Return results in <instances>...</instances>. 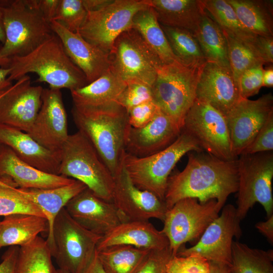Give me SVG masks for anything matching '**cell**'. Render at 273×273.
Here are the masks:
<instances>
[{
    "label": "cell",
    "mask_w": 273,
    "mask_h": 273,
    "mask_svg": "<svg viewBox=\"0 0 273 273\" xmlns=\"http://www.w3.org/2000/svg\"><path fill=\"white\" fill-rule=\"evenodd\" d=\"M237 158L225 160L204 151L189 152L185 168L168 178L164 197L167 210L186 198L201 203L215 200L221 210L229 196L238 190Z\"/></svg>",
    "instance_id": "obj_1"
},
{
    "label": "cell",
    "mask_w": 273,
    "mask_h": 273,
    "mask_svg": "<svg viewBox=\"0 0 273 273\" xmlns=\"http://www.w3.org/2000/svg\"><path fill=\"white\" fill-rule=\"evenodd\" d=\"M71 113L78 131L93 145L114 176L131 127L126 110L114 102L96 107L73 106Z\"/></svg>",
    "instance_id": "obj_2"
},
{
    "label": "cell",
    "mask_w": 273,
    "mask_h": 273,
    "mask_svg": "<svg viewBox=\"0 0 273 273\" xmlns=\"http://www.w3.org/2000/svg\"><path fill=\"white\" fill-rule=\"evenodd\" d=\"M8 78L12 81L34 73L38 76L37 82L47 83L53 89L67 88L71 91L88 84L54 33L30 53L10 58Z\"/></svg>",
    "instance_id": "obj_3"
},
{
    "label": "cell",
    "mask_w": 273,
    "mask_h": 273,
    "mask_svg": "<svg viewBox=\"0 0 273 273\" xmlns=\"http://www.w3.org/2000/svg\"><path fill=\"white\" fill-rule=\"evenodd\" d=\"M204 151L188 132L182 129L175 141L151 155L139 157L125 152L123 161L133 184L164 201L168 179L176 164L186 154Z\"/></svg>",
    "instance_id": "obj_4"
},
{
    "label": "cell",
    "mask_w": 273,
    "mask_h": 273,
    "mask_svg": "<svg viewBox=\"0 0 273 273\" xmlns=\"http://www.w3.org/2000/svg\"><path fill=\"white\" fill-rule=\"evenodd\" d=\"M59 175L79 180L99 198L113 202L114 177L80 131L69 134L61 150Z\"/></svg>",
    "instance_id": "obj_5"
},
{
    "label": "cell",
    "mask_w": 273,
    "mask_h": 273,
    "mask_svg": "<svg viewBox=\"0 0 273 273\" xmlns=\"http://www.w3.org/2000/svg\"><path fill=\"white\" fill-rule=\"evenodd\" d=\"M102 236L76 222L63 208L56 217L47 240L59 268L69 273H84L97 253Z\"/></svg>",
    "instance_id": "obj_6"
},
{
    "label": "cell",
    "mask_w": 273,
    "mask_h": 273,
    "mask_svg": "<svg viewBox=\"0 0 273 273\" xmlns=\"http://www.w3.org/2000/svg\"><path fill=\"white\" fill-rule=\"evenodd\" d=\"M0 2L6 37L0 55L9 58L25 55L54 33L50 23L28 0Z\"/></svg>",
    "instance_id": "obj_7"
},
{
    "label": "cell",
    "mask_w": 273,
    "mask_h": 273,
    "mask_svg": "<svg viewBox=\"0 0 273 273\" xmlns=\"http://www.w3.org/2000/svg\"><path fill=\"white\" fill-rule=\"evenodd\" d=\"M204 65L191 67L178 61L162 65L151 86L153 102L181 130L196 99L197 84Z\"/></svg>",
    "instance_id": "obj_8"
},
{
    "label": "cell",
    "mask_w": 273,
    "mask_h": 273,
    "mask_svg": "<svg viewBox=\"0 0 273 273\" xmlns=\"http://www.w3.org/2000/svg\"><path fill=\"white\" fill-rule=\"evenodd\" d=\"M238 188L236 213L241 221L256 203L267 218L273 215L272 151L241 154L237 158Z\"/></svg>",
    "instance_id": "obj_9"
},
{
    "label": "cell",
    "mask_w": 273,
    "mask_h": 273,
    "mask_svg": "<svg viewBox=\"0 0 273 273\" xmlns=\"http://www.w3.org/2000/svg\"><path fill=\"white\" fill-rule=\"evenodd\" d=\"M220 211L215 200L201 203L193 198L180 199L168 209L162 231L172 255H176L186 243L198 240Z\"/></svg>",
    "instance_id": "obj_10"
},
{
    "label": "cell",
    "mask_w": 273,
    "mask_h": 273,
    "mask_svg": "<svg viewBox=\"0 0 273 273\" xmlns=\"http://www.w3.org/2000/svg\"><path fill=\"white\" fill-rule=\"evenodd\" d=\"M150 6L149 0H112L104 7L87 12L78 33L88 42L110 53L116 38L132 28V19Z\"/></svg>",
    "instance_id": "obj_11"
},
{
    "label": "cell",
    "mask_w": 273,
    "mask_h": 273,
    "mask_svg": "<svg viewBox=\"0 0 273 273\" xmlns=\"http://www.w3.org/2000/svg\"><path fill=\"white\" fill-rule=\"evenodd\" d=\"M110 56L111 68L122 80H137L151 86L163 65L133 28L116 38Z\"/></svg>",
    "instance_id": "obj_12"
},
{
    "label": "cell",
    "mask_w": 273,
    "mask_h": 273,
    "mask_svg": "<svg viewBox=\"0 0 273 273\" xmlns=\"http://www.w3.org/2000/svg\"><path fill=\"white\" fill-rule=\"evenodd\" d=\"M182 129L204 152L222 160L237 159L232 154L225 116L207 103L196 99L185 117Z\"/></svg>",
    "instance_id": "obj_13"
},
{
    "label": "cell",
    "mask_w": 273,
    "mask_h": 273,
    "mask_svg": "<svg viewBox=\"0 0 273 273\" xmlns=\"http://www.w3.org/2000/svg\"><path fill=\"white\" fill-rule=\"evenodd\" d=\"M240 221L236 207L231 204L225 205L197 242L190 248L182 247L176 255H198L209 261L231 265L233 239H239L242 235Z\"/></svg>",
    "instance_id": "obj_14"
},
{
    "label": "cell",
    "mask_w": 273,
    "mask_h": 273,
    "mask_svg": "<svg viewBox=\"0 0 273 273\" xmlns=\"http://www.w3.org/2000/svg\"><path fill=\"white\" fill-rule=\"evenodd\" d=\"M272 113L273 96L269 93L255 100L241 99L225 116L235 158L252 142Z\"/></svg>",
    "instance_id": "obj_15"
},
{
    "label": "cell",
    "mask_w": 273,
    "mask_h": 273,
    "mask_svg": "<svg viewBox=\"0 0 273 273\" xmlns=\"http://www.w3.org/2000/svg\"><path fill=\"white\" fill-rule=\"evenodd\" d=\"M41 98L39 111L27 133L47 149L60 152L69 136L61 89L43 88Z\"/></svg>",
    "instance_id": "obj_16"
},
{
    "label": "cell",
    "mask_w": 273,
    "mask_h": 273,
    "mask_svg": "<svg viewBox=\"0 0 273 273\" xmlns=\"http://www.w3.org/2000/svg\"><path fill=\"white\" fill-rule=\"evenodd\" d=\"M113 177L112 201L129 220H149L156 218L163 221L167 210L165 202L133 184L125 169L123 156Z\"/></svg>",
    "instance_id": "obj_17"
},
{
    "label": "cell",
    "mask_w": 273,
    "mask_h": 273,
    "mask_svg": "<svg viewBox=\"0 0 273 273\" xmlns=\"http://www.w3.org/2000/svg\"><path fill=\"white\" fill-rule=\"evenodd\" d=\"M41 85H32L28 75L0 97V124L27 132L41 105Z\"/></svg>",
    "instance_id": "obj_18"
},
{
    "label": "cell",
    "mask_w": 273,
    "mask_h": 273,
    "mask_svg": "<svg viewBox=\"0 0 273 273\" xmlns=\"http://www.w3.org/2000/svg\"><path fill=\"white\" fill-rule=\"evenodd\" d=\"M65 208L79 224L101 236L129 220L113 202L99 198L87 188L72 198Z\"/></svg>",
    "instance_id": "obj_19"
},
{
    "label": "cell",
    "mask_w": 273,
    "mask_h": 273,
    "mask_svg": "<svg viewBox=\"0 0 273 273\" xmlns=\"http://www.w3.org/2000/svg\"><path fill=\"white\" fill-rule=\"evenodd\" d=\"M196 97L224 116L242 99L231 70L210 62H206L202 69Z\"/></svg>",
    "instance_id": "obj_20"
},
{
    "label": "cell",
    "mask_w": 273,
    "mask_h": 273,
    "mask_svg": "<svg viewBox=\"0 0 273 273\" xmlns=\"http://www.w3.org/2000/svg\"><path fill=\"white\" fill-rule=\"evenodd\" d=\"M50 26L60 39L73 63L84 74L88 83L95 81L111 67L110 54L86 40L78 32H73L57 21Z\"/></svg>",
    "instance_id": "obj_21"
},
{
    "label": "cell",
    "mask_w": 273,
    "mask_h": 273,
    "mask_svg": "<svg viewBox=\"0 0 273 273\" xmlns=\"http://www.w3.org/2000/svg\"><path fill=\"white\" fill-rule=\"evenodd\" d=\"M0 178L14 188L50 189L69 185L74 179L41 171L19 158L6 145L0 146Z\"/></svg>",
    "instance_id": "obj_22"
},
{
    "label": "cell",
    "mask_w": 273,
    "mask_h": 273,
    "mask_svg": "<svg viewBox=\"0 0 273 273\" xmlns=\"http://www.w3.org/2000/svg\"><path fill=\"white\" fill-rule=\"evenodd\" d=\"M181 130L160 109L153 119L141 128L131 126L125 151L139 157L157 153L173 143Z\"/></svg>",
    "instance_id": "obj_23"
},
{
    "label": "cell",
    "mask_w": 273,
    "mask_h": 273,
    "mask_svg": "<svg viewBox=\"0 0 273 273\" xmlns=\"http://www.w3.org/2000/svg\"><path fill=\"white\" fill-rule=\"evenodd\" d=\"M0 143L24 162L43 172L59 175L61 151L47 149L27 132L0 124Z\"/></svg>",
    "instance_id": "obj_24"
},
{
    "label": "cell",
    "mask_w": 273,
    "mask_h": 273,
    "mask_svg": "<svg viewBox=\"0 0 273 273\" xmlns=\"http://www.w3.org/2000/svg\"><path fill=\"white\" fill-rule=\"evenodd\" d=\"M116 245H127L150 250L169 247L168 240L149 220H129L123 222L102 236L97 251Z\"/></svg>",
    "instance_id": "obj_25"
},
{
    "label": "cell",
    "mask_w": 273,
    "mask_h": 273,
    "mask_svg": "<svg viewBox=\"0 0 273 273\" xmlns=\"http://www.w3.org/2000/svg\"><path fill=\"white\" fill-rule=\"evenodd\" d=\"M87 188L82 182L74 180L72 183L50 189H22L16 192L36 206L47 219L49 229L47 240L50 239L54 220L59 212L74 197Z\"/></svg>",
    "instance_id": "obj_26"
},
{
    "label": "cell",
    "mask_w": 273,
    "mask_h": 273,
    "mask_svg": "<svg viewBox=\"0 0 273 273\" xmlns=\"http://www.w3.org/2000/svg\"><path fill=\"white\" fill-rule=\"evenodd\" d=\"M149 3L160 24L193 34L205 11L200 0H149Z\"/></svg>",
    "instance_id": "obj_27"
},
{
    "label": "cell",
    "mask_w": 273,
    "mask_h": 273,
    "mask_svg": "<svg viewBox=\"0 0 273 273\" xmlns=\"http://www.w3.org/2000/svg\"><path fill=\"white\" fill-rule=\"evenodd\" d=\"M126 82L110 69L86 85L70 91L73 106L96 107L116 102L124 90Z\"/></svg>",
    "instance_id": "obj_28"
},
{
    "label": "cell",
    "mask_w": 273,
    "mask_h": 273,
    "mask_svg": "<svg viewBox=\"0 0 273 273\" xmlns=\"http://www.w3.org/2000/svg\"><path fill=\"white\" fill-rule=\"evenodd\" d=\"M48 229V221L44 217L27 213L5 216L1 223L0 249L27 245Z\"/></svg>",
    "instance_id": "obj_29"
},
{
    "label": "cell",
    "mask_w": 273,
    "mask_h": 273,
    "mask_svg": "<svg viewBox=\"0 0 273 273\" xmlns=\"http://www.w3.org/2000/svg\"><path fill=\"white\" fill-rule=\"evenodd\" d=\"M239 21L255 35L273 36L272 0H226Z\"/></svg>",
    "instance_id": "obj_30"
},
{
    "label": "cell",
    "mask_w": 273,
    "mask_h": 273,
    "mask_svg": "<svg viewBox=\"0 0 273 273\" xmlns=\"http://www.w3.org/2000/svg\"><path fill=\"white\" fill-rule=\"evenodd\" d=\"M132 28L138 31L163 65L179 62L151 6L136 13L132 19Z\"/></svg>",
    "instance_id": "obj_31"
},
{
    "label": "cell",
    "mask_w": 273,
    "mask_h": 273,
    "mask_svg": "<svg viewBox=\"0 0 273 273\" xmlns=\"http://www.w3.org/2000/svg\"><path fill=\"white\" fill-rule=\"evenodd\" d=\"M193 34L207 62L231 69L223 32L205 10Z\"/></svg>",
    "instance_id": "obj_32"
},
{
    "label": "cell",
    "mask_w": 273,
    "mask_h": 273,
    "mask_svg": "<svg viewBox=\"0 0 273 273\" xmlns=\"http://www.w3.org/2000/svg\"><path fill=\"white\" fill-rule=\"evenodd\" d=\"M150 251L116 245L97 251V254L106 273H135Z\"/></svg>",
    "instance_id": "obj_33"
},
{
    "label": "cell",
    "mask_w": 273,
    "mask_h": 273,
    "mask_svg": "<svg viewBox=\"0 0 273 273\" xmlns=\"http://www.w3.org/2000/svg\"><path fill=\"white\" fill-rule=\"evenodd\" d=\"M46 240L37 237L19 247L14 273H57Z\"/></svg>",
    "instance_id": "obj_34"
},
{
    "label": "cell",
    "mask_w": 273,
    "mask_h": 273,
    "mask_svg": "<svg viewBox=\"0 0 273 273\" xmlns=\"http://www.w3.org/2000/svg\"><path fill=\"white\" fill-rule=\"evenodd\" d=\"M178 61L188 67H202L207 62L199 44L190 31L160 24Z\"/></svg>",
    "instance_id": "obj_35"
},
{
    "label": "cell",
    "mask_w": 273,
    "mask_h": 273,
    "mask_svg": "<svg viewBox=\"0 0 273 273\" xmlns=\"http://www.w3.org/2000/svg\"><path fill=\"white\" fill-rule=\"evenodd\" d=\"M231 266L233 273H273V250L253 248L234 241Z\"/></svg>",
    "instance_id": "obj_36"
},
{
    "label": "cell",
    "mask_w": 273,
    "mask_h": 273,
    "mask_svg": "<svg viewBox=\"0 0 273 273\" xmlns=\"http://www.w3.org/2000/svg\"><path fill=\"white\" fill-rule=\"evenodd\" d=\"M204 9L221 29L229 34L251 43L255 35L239 21L234 10L226 0H200Z\"/></svg>",
    "instance_id": "obj_37"
},
{
    "label": "cell",
    "mask_w": 273,
    "mask_h": 273,
    "mask_svg": "<svg viewBox=\"0 0 273 273\" xmlns=\"http://www.w3.org/2000/svg\"><path fill=\"white\" fill-rule=\"evenodd\" d=\"M223 32L227 43L230 68L238 83L239 78L246 70L257 64H264L256 54L250 43Z\"/></svg>",
    "instance_id": "obj_38"
},
{
    "label": "cell",
    "mask_w": 273,
    "mask_h": 273,
    "mask_svg": "<svg viewBox=\"0 0 273 273\" xmlns=\"http://www.w3.org/2000/svg\"><path fill=\"white\" fill-rule=\"evenodd\" d=\"M15 213H27L45 217L36 206L18 193L14 187L0 184V216Z\"/></svg>",
    "instance_id": "obj_39"
},
{
    "label": "cell",
    "mask_w": 273,
    "mask_h": 273,
    "mask_svg": "<svg viewBox=\"0 0 273 273\" xmlns=\"http://www.w3.org/2000/svg\"><path fill=\"white\" fill-rule=\"evenodd\" d=\"M87 12L82 0H60L53 20L73 32H78L83 24Z\"/></svg>",
    "instance_id": "obj_40"
},
{
    "label": "cell",
    "mask_w": 273,
    "mask_h": 273,
    "mask_svg": "<svg viewBox=\"0 0 273 273\" xmlns=\"http://www.w3.org/2000/svg\"><path fill=\"white\" fill-rule=\"evenodd\" d=\"M153 101L151 86L137 80L126 81V85L117 103L128 111L142 103Z\"/></svg>",
    "instance_id": "obj_41"
},
{
    "label": "cell",
    "mask_w": 273,
    "mask_h": 273,
    "mask_svg": "<svg viewBox=\"0 0 273 273\" xmlns=\"http://www.w3.org/2000/svg\"><path fill=\"white\" fill-rule=\"evenodd\" d=\"M209 261L198 255H174L167 264V273H208Z\"/></svg>",
    "instance_id": "obj_42"
},
{
    "label": "cell",
    "mask_w": 273,
    "mask_h": 273,
    "mask_svg": "<svg viewBox=\"0 0 273 273\" xmlns=\"http://www.w3.org/2000/svg\"><path fill=\"white\" fill-rule=\"evenodd\" d=\"M263 64H259L246 70L240 76L238 84L241 98L248 99L257 94L263 86Z\"/></svg>",
    "instance_id": "obj_43"
},
{
    "label": "cell",
    "mask_w": 273,
    "mask_h": 273,
    "mask_svg": "<svg viewBox=\"0 0 273 273\" xmlns=\"http://www.w3.org/2000/svg\"><path fill=\"white\" fill-rule=\"evenodd\" d=\"M272 150L273 113L270 114L252 142L244 150L241 154H252L272 151Z\"/></svg>",
    "instance_id": "obj_44"
},
{
    "label": "cell",
    "mask_w": 273,
    "mask_h": 273,
    "mask_svg": "<svg viewBox=\"0 0 273 273\" xmlns=\"http://www.w3.org/2000/svg\"><path fill=\"white\" fill-rule=\"evenodd\" d=\"M172 256L169 247L151 250L135 273H167V264Z\"/></svg>",
    "instance_id": "obj_45"
},
{
    "label": "cell",
    "mask_w": 273,
    "mask_h": 273,
    "mask_svg": "<svg viewBox=\"0 0 273 273\" xmlns=\"http://www.w3.org/2000/svg\"><path fill=\"white\" fill-rule=\"evenodd\" d=\"M159 110L153 101L135 106L127 111L129 123L134 128L143 127L153 119Z\"/></svg>",
    "instance_id": "obj_46"
},
{
    "label": "cell",
    "mask_w": 273,
    "mask_h": 273,
    "mask_svg": "<svg viewBox=\"0 0 273 273\" xmlns=\"http://www.w3.org/2000/svg\"><path fill=\"white\" fill-rule=\"evenodd\" d=\"M251 46L264 64L273 62V36L256 35Z\"/></svg>",
    "instance_id": "obj_47"
},
{
    "label": "cell",
    "mask_w": 273,
    "mask_h": 273,
    "mask_svg": "<svg viewBox=\"0 0 273 273\" xmlns=\"http://www.w3.org/2000/svg\"><path fill=\"white\" fill-rule=\"evenodd\" d=\"M28 2L50 23L55 18L60 0H28Z\"/></svg>",
    "instance_id": "obj_48"
},
{
    "label": "cell",
    "mask_w": 273,
    "mask_h": 273,
    "mask_svg": "<svg viewBox=\"0 0 273 273\" xmlns=\"http://www.w3.org/2000/svg\"><path fill=\"white\" fill-rule=\"evenodd\" d=\"M19 246H10L4 253L0 263V273H14Z\"/></svg>",
    "instance_id": "obj_49"
},
{
    "label": "cell",
    "mask_w": 273,
    "mask_h": 273,
    "mask_svg": "<svg viewBox=\"0 0 273 273\" xmlns=\"http://www.w3.org/2000/svg\"><path fill=\"white\" fill-rule=\"evenodd\" d=\"M255 228L269 241L273 243V215L267 218L264 221H260L255 225Z\"/></svg>",
    "instance_id": "obj_50"
},
{
    "label": "cell",
    "mask_w": 273,
    "mask_h": 273,
    "mask_svg": "<svg viewBox=\"0 0 273 273\" xmlns=\"http://www.w3.org/2000/svg\"><path fill=\"white\" fill-rule=\"evenodd\" d=\"M10 68L0 67V97L13 85L12 81L9 79Z\"/></svg>",
    "instance_id": "obj_51"
},
{
    "label": "cell",
    "mask_w": 273,
    "mask_h": 273,
    "mask_svg": "<svg viewBox=\"0 0 273 273\" xmlns=\"http://www.w3.org/2000/svg\"><path fill=\"white\" fill-rule=\"evenodd\" d=\"M87 12L99 10L112 2V0H82Z\"/></svg>",
    "instance_id": "obj_52"
},
{
    "label": "cell",
    "mask_w": 273,
    "mask_h": 273,
    "mask_svg": "<svg viewBox=\"0 0 273 273\" xmlns=\"http://www.w3.org/2000/svg\"><path fill=\"white\" fill-rule=\"evenodd\" d=\"M208 273H233L231 265L219 262L209 261Z\"/></svg>",
    "instance_id": "obj_53"
},
{
    "label": "cell",
    "mask_w": 273,
    "mask_h": 273,
    "mask_svg": "<svg viewBox=\"0 0 273 273\" xmlns=\"http://www.w3.org/2000/svg\"><path fill=\"white\" fill-rule=\"evenodd\" d=\"M84 273H106L99 260L97 254Z\"/></svg>",
    "instance_id": "obj_54"
},
{
    "label": "cell",
    "mask_w": 273,
    "mask_h": 273,
    "mask_svg": "<svg viewBox=\"0 0 273 273\" xmlns=\"http://www.w3.org/2000/svg\"><path fill=\"white\" fill-rule=\"evenodd\" d=\"M263 86L272 87L273 86V68L272 66L264 69L263 73Z\"/></svg>",
    "instance_id": "obj_55"
},
{
    "label": "cell",
    "mask_w": 273,
    "mask_h": 273,
    "mask_svg": "<svg viewBox=\"0 0 273 273\" xmlns=\"http://www.w3.org/2000/svg\"><path fill=\"white\" fill-rule=\"evenodd\" d=\"M6 39L5 32L3 21V12L0 5V41L4 44Z\"/></svg>",
    "instance_id": "obj_56"
},
{
    "label": "cell",
    "mask_w": 273,
    "mask_h": 273,
    "mask_svg": "<svg viewBox=\"0 0 273 273\" xmlns=\"http://www.w3.org/2000/svg\"><path fill=\"white\" fill-rule=\"evenodd\" d=\"M10 64V58L4 57L0 55V67L2 68L9 67Z\"/></svg>",
    "instance_id": "obj_57"
},
{
    "label": "cell",
    "mask_w": 273,
    "mask_h": 273,
    "mask_svg": "<svg viewBox=\"0 0 273 273\" xmlns=\"http://www.w3.org/2000/svg\"><path fill=\"white\" fill-rule=\"evenodd\" d=\"M57 273H69L67 271L64 269H57Z\"/></svg>",
    "instance_id": "obj_58"
},
{
    "label": "cell",
    "mask_w": 273,
    "mask_h": 273,
    "mask_svg": "<svg viewBox=\"0 0 273 273\" xmlns=\"http://www.w3.org/2000/svg\"><path fill=\"white\" fill-rule=\"evenodd\" d=\"M0 184H5L8 185V184L4 180L1 178H0Z\"/></svg>",
    "instance_id": "obj_59"
},
{
    "label": "cell",
    "mask_w": 273,
    "mask_h": 273,
    "mask_svg": "<svg viewBox=\"0 0 273 273\" xmlns=\"http://www.w3.org/2000/svg\"><path fill=\"white\" fill-rule=\"evenodd\" d=\"M1 220H0V227H1Z\"/></svg>",
    "instance_id": "obj_60"
},
{
    "label": "cell",
    "mask_w": 273,
    "mask_h": 273,
    "mask_svg": "<svg viewBox=\"0 0 273 273\" xmlns=\"http://www.w3.org/2000/svg\"><path fill=\"white\" fill-rule=\"evenodd\" d=\"M1 145H2V144L0 143V146H1Z\"/></svg>",
    "instance_id": "obj_61"
}]
</instances>
